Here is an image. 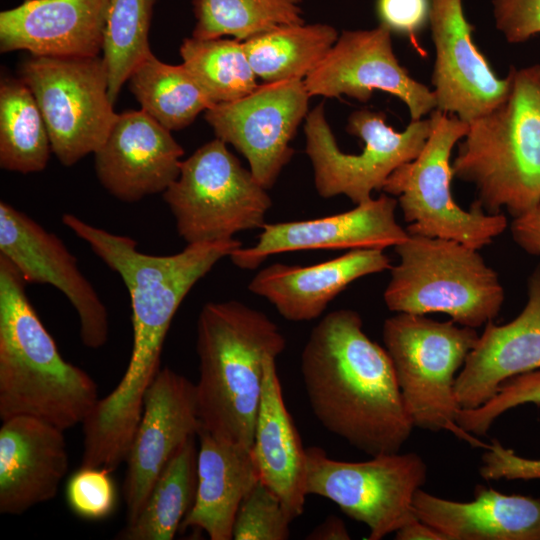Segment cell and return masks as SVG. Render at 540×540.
Masks as SVG:
<instances>
[{"label":"cell","mask_w":540,"mask_h":540,"mask_svg":"<svg viewBox=\"0 0 540 540\" xmlns=\"http://www.w3.org/2000/svg\"><path fill=\"white\" fill-rule=\"evenodd\" d=\"M306 395L329 432L370 455L398 453L413 422L387 350L363 331L358 312L338 309L312 329L301 354Z\"/></svg>","instance_id":"cell-1"},{"label":"cell","mask_w":540,"mask_h":540,"mask_svg":"<svg viewBox=\"0 0 540 540\" xmlns=\"http://www.w3.org/2000/svg\"><path fill=\"white\" fill-rule=\"evenodd\" d=\"M62 223L121 277L128 290L132 351L111 395L120 407L138 410L161 369L164 342L182 301L218 261L241 247V242L231 238L187 244L176 254L152 255L139 251L134 239L96 227L71 213L62 216Z\"/></svg>","instance_id":"cell-2"},{"label":"cell","mask_w":540,"mask_h":540,"mask_svg":"<svg viewBox=\"0 0 540 540\" xmlns=\"http://www.w3.org/2000/svg\"><path fill=\"white\" fill-rule=\"evenodd\" d=\"M285 347L279 327L263 312L235 300L206 303L196 328L200 430L251 450L265 359Z\"/></svg>","instance_id":"cell-3"},{"label":"cell","mask_w":540,"mask_h":540,"mask_svg":"<svg viewBox=\"0 0 540 540\" xmlns=\"http://www.w3.org/2000/svg\"><path fill=\"white\" fill-rule=\"evenodd\" d=\"M25 285L0 255V419L29 416L65 431L91 412L99 400L97 384L62 357Z\"/></svg>","instance_id":"cell-4"},{"label":"cell","mask_w":540,"mask_h":540,"mask_svg":"<svg viewBox=\"0 0 540 540\" xmlns=\"http://www.w3.org/2000/svg\"><path fill=\"white\" fill-rule=\"evenodd\" d=\"M506 97L468 123L452 162L488 213L517 217L540 202V65L509 70Z\"/></svg>","instance_id":"cell-5"},{"label":"cell","mask_w":540,"mask_h":540,"mask_svg":"<svg viewBox=\"0 0 540 540\" xmlns=\"http://www.w3.org/2000/svg\"><path fill=\"white\" fill-rule=\"evenodd\" d=\"M394 248L400 262L391 267L383 295L389 310L444 313L457 324L474 329L498 315L504 289L477 249L418 234H409Z\"/></svg>","instance_id":"cell-6"},{"label":"cell","mask_w":540,"mask_h":540,"mask_svg":"<svg viewBox=\"0 0 540 540\" xmlns=\"http://www.w3.org/2000/svg\"><path fill=\"white\" fill-rule=\"evenodd\" d=\"M476 330L453 320L397 313L384 321L382 338L396 373L405 408L414 427L449 431L472 446L488 445L456 422L457 371L478 340Z\"/></svg>","instance_id":"cell-7"},{"label":"cell","mask_w":540,"mask_h":540,"mask_svg":"<svg viewBox=\"0 0 540 540\" xmlns=\"http://www.w3.org/2000/svg\"><path fill=\"white\" fill-rule=\"evenodd\" d=\"M430 133L419 155L395 169L382 190L395 197L407 232L452 239L474 249L489 245L507 228L501 213H485L474 201L462 209L451 194V152L468 123L437 109L430 113Z\"/></svg>","instance_id":"cell-8"},{"label":"cell","mask_w":540,"mask_h":540,"mask_svg":"<svg viewBox=\"0 0 540 540\" xmlns=\"http://www.w3.org/2000/svg\"><path fill=\"white\" fill-rule=\"evenodd\" d=\"M162 195L187 244L262 228L272 205L267 189L218 138L182 160L177 179Z\"/></svg>","instance_id":"cell-9"},{"label":"cell","mask_w":540,"mask_h":540,"mask_svg":"<svg viewBox=\"0 0 540 540\" xmlns=\"http://www.w3.org/2000/svg\"><path fill=\"white\" fill-rule=\"evenodd\" d=\"M20 78L37 101L52 153L62 165L72 166L103 145L118 116L103 57L30 55Z\"/></svg>","instance_id":"cell-10"},{"label":"cell","mask_w":540,"mask_h":540,"mask_svg":"<svg viewBox=\"0 0 540 540\" xmlns=\"http://www.w3.org/2000/svg\"><path fill=\"white\" fill-rule=\"evenodd\" d=\"M430 127V119L422 118L397 132L387 125L383 113L357 110L349 116L346 129L365 145L361 153L347 154L339 149L319 104L308 112L304 125L318 194L323 198L345 195L356 205L368 201L395 169L419 155Z\"/></svg>","instance_id":"cell-11"},{"label":"cell","mask_w":540,"mask_h":540,"mask_svg":"<svg viewBox=\"0 0 540 540\" xmlns=\"http://www.w3.org/2000/svg\"><path fill=\"white\" fill-rule=\"evenodd\" d=\"M306 453L307 494L331 500L365 524L368 540H380L416 517L413 498L427 477L418 454L398 452L347 462L328 457L320 447L306 448Z\"/></svg>","instance_id":"cell-12"},{"label":"cell","mask_w":540,"mask_h":540,"mask_svg":"<svg viewBox=\"0 0 540 540\" xmlns=\"http://www.w3.org/2000/svg\"><path fill=\"white\" fill-rule=\"evenodd\" d=\"M310 97L304 79L265 82L237 100L213 105L205 120L216 138L245 156L268 190L294 154L290 141L308 114Z\"/></svg>","instance_id":"cell-13"},{"label":"cell","mask_w":540,"mask_h":540,"mask_svg":"<svg viewBox=\"0 0 540 540\" xmlns=\"http://www.w3.org/2000/svg\"><path fill=\"white\" fill-rule=\"evenodd\" d=\"M304 83L311 97L347 95L366 102L374 90L387 92L407 106L411 121L436 109L433 90L400 65L391 32L380 24L369 30L343 31Z\"/></svg>","instance_id":"cell-14"},{"label":"cell","mask_w":540,"mask_h":540,"mask_svg":"<svg viewBox=\"0 0 540 540\" xmlns=\"http://www.w3.org/2000/svg\"><path fill=\"white\" fill-rule=\"evenodd\" d=\"M0 255L26 283L50 284L66 296L78 315L84 346L99 349L107 343V308L76 257L56 234L4 201L0 202Z\"/></svg>","instance_id":"cell-15"},{"label":"cell","mask_w":540,"mask_h":540,"mask_svg":"<svg viewBox=\"0 0 540 540\" xmlns=\"http://www.w3.org/2000/svg\"><path fill=\"white\" fill-rule=\"evenodd\" d=\"M200 429L195 383L161 368L145 392L142 416L125 460L122 490L127 523L138 516L175 452Z\"/></svg>","instance_id":"cell-16"},{"label":"cell","mask_w":540,"mask_h":540,"mask_svg":"<svg viewBox=\"0 0 540 540\" xmlns=\"http://www.w3.org/2000/svg\"><path fill=\"white\" fill-rule=\"evenodd\" d=\"M429 26L435 47L431 82L436 109L470 123L506 97L510 74L499 78L475 45L462 0H431Z\"/></svg>","instance_id":"cell-17"},{"label":"cell","mask_w":540,"mask_h":540,"mask_svg":"<svg viewBox=\"0 0 540 540\" xmlns=\"http://www.w3.org/2000/svg\"><path fill=\"white\" fill-rule=\"evenodd\" d=\"M397 199L387 193L352 210L301 221L265 223L258 242L230 254L244 270L258 268L269 256L314 249H381L396 246L409 234L396 221Z\"/></svg>","instance_id":"cell-18"},{"label":"cell","mask_w":540,"mask_h":540,"mask_svg":"<svg viewBox=\"0 0 540 540\" xmlns=\"http://www.w3.org/2000/svg\"><path fill=\"white\" fill-rule=\"evenodd\" d=\"M94 155L103 188L133 203L163 193L177 179L184 150L170 130L141 109L118 114Z\"/></svg>","instance_id":"cell-19"},{"label":"cell","mask_w":540,"mask_h":540,"mask_svg":"<svg viewBox=\"0 0 540 540\" xmlns=\"http://www.w3.org/2000/svg\"><path fill=\"white\" fill-rule=\"evenodd\" d=\"M539 369L540 265L528 279L527 302L521 313L504 325L485 324L456 377V400L461 409L477 408L504 381Z\"/></svg>","instance_id":"cell-20"},{"label":"cell","mask_w":540,"mask_h":540,"mask_svg":"<svg viewBox=\"0 0 540 540\" xmlns=\"http://www.w3.org/2000/svg\"><path fill=\"white\" fill-rule=\"evenodd\" d=\"M109 0H24L0 13V51L95 57L103 50Z\"/></svg>","instance_id":"cell-21"},{"label":"cell","mask_w":540,"mask_h":540,"mask_svg":"<svg viewBox=\"0 0 540 540\" xmlns=\"http://www.w3.org/2000/svg\"><path fill=\"white\" fill-rule=\"evenodd\" d=\"M64 430L17 416L0 428V513L20 515L53 499L69 467Z\"/></svg>","instance_id":"cell-22"},{"label":"cell","mask_w":540,"mask_h":540,"mask_svg":"<svg viewBox=\"0 0 540 540\" xmlns=\"http://www.w3.org/2000/svg\"><path fill=\"white\" fill-rule=\"evenodd\" d=\"M381 249H354L311 266L275 263L260 270L248 289L268 300L289 321L318 318L353 281L391 269Z\"/></svg>","instance_id":"cell-23"},{"label":"cell","mask_w":540,"mask_h":540,"mask_svg":"<svg viewBox=\"0 0 540 540\" xmlns=\"http://www.w3.org/2000/svg\"><path fill=\"white\" fill-rule=\"evenodd\" d=\"M412 509L446 540H540V499L478 485L474 500L444 499L421 488Z\"/></svg>","instance_id":"cell-24"},{"label":"cell","mask_w":540,"mask_h":540,"mask_svg":"<svg viewBox=\"0 0 540 540\" xmlns=\"http://www.w3.org/2000/svg\"><path fill=\"white\" fill-rule=\"evenodd\" d=\"M277 357L264 363L261 400L251 455L259 480L281 500L293 518L299 517L307 494V453L284 402L276 365Z\"/></svg>","instance_id":"cell-25"},{"label":"cell","mask_w":540,"mask_h":540,"mask_svg":"<svg viewBox=\"0 0 540 540\" xmlns=\"http://www.w3.org/2000/svg\"><path fill=\"white\" fill-rule=\"evenodd\" d=\"M198 438L196 496L180 529L203 531L211 540H231L240 504L259 474L249 449L204 430Z\"/></svg>","instance_id":"cell-26"},{"label":"cell","mask_w":540,"mask_h":540,"mask_svg":"<svg viewBox=\"0 0 540 540\" xmlns=\"http://www.w3.org/2000/svg\"><path fill=\"white\" fill-rule=\"evenodd\" d=\"M195 437L175 452L138 514L116 535L119 540H172L193 506L197 489Z\"/></svg>","instance_id":"cell-27"},{"label":"cell","mask_w":540,"mask_h":540,"mask_svg":"<svg viewBox=\"0 0 540 540\" xmlns=\"http://www.w3.org/2000/svg\"><path fill=\"white\" fill-rule=\"evenodd\" d=\"M337 39V31L330 25L299 23L273 28L243 43L257 78L276 82L304 79Z\"/></svg>","instance_id":"cell-28"},{"label":"cell","mask_w":540,"mask_h":540,"mask_svg":"<svg viewBox=\"0 0 540 540\" xmlns=\"http://www.w3.org/2000/svg\"><path fill=\"white\" fill-rule=\"evenodd\" d=\"M129 89L141 109L170 131L189 126L214 104L183 65H170L150 53L133 70Z\"/></svg>","instance_id":"cell-29"},{"label":"cell","mask_w":540,"mask_h":540,"mask_svg":"<svg viewBox=\"0 0 540 540\" xmlns=\"http://www.w3.org/2000/svg\"><path fill=\"white\" fill-rule=\"evenodd\" d=\"M51 150L48 130L27 84L2 77L0 82V167L29 174L47 166Z\"/></svg>","instance_id":"cell-30"},{"label":"cell","mask_w":540,"mask_h":540,"mask_svg":"<svg viewBox=\"0 0 540 540\" xmlns=\"http://www.w3.org/2000/svg\"><path fill=\"white\" fill-rule=\"evenodd\" d=\"M180 56L214 105L237 100L259 85L243 41L190 37L183 40Z\"/></svg>","instance_id":"cell-31"},{"label":"cell","mask_w":540,"mask_h":540,"mask_svg":"<svg viewBox=\"0 0 540 540\" xmlns=\"http://www.w3.org/2000/svg\"><path fill=\"white\" fill-rule=\"evenodd\" d=\"M192 37L245 41L273 28L304 23L300 0H193Z\"/></svg>","instance_id":"cell-32"},{"label":"cell","mask_w":540,"mask_h":540,"mask_svg":"<svg viewBox=\"0 0 540 540\" xmlns=\"http://www.w3.org/2000/svg\"><path fill=\"white\" fill-rule=\"evenodd\" d=\"M155 0H109L103 59L114 104L123 84L150 53L149 30Z\"/></svg>","instance_id":"cell-33"},{"label":"cell","mask_w":540,"mask_h":540,"mask_svg":"<svg viewBox=\"0 0 540 540\" xmlns=\"http://www.w3.org/2000/svg\"><path fill=\"white\" fill-rule=\"evenodd\" d=\"M292 521L278 496L259 480L240 504L233 539L287 540Z\"/></svg>","instance_id":"cell-34"},{"label":"cell","mask_w":540,"mask_h":540,"mask_svg":"<svg viewBox=\"0 0 540 540\" xmlns=\"http://www.w3.org/2000/svg\"><path fill=\"white\" fill-rule=\"evenodd\" d=\"M527 403L540 405V369L504 381L497 393L483 405L460 409L456 422L465 432L484 436L501 414Z\"/></svg>","instance_id":"cell-35"},{"label":"cell","mask_w":540,"mask_h":540,"mask_svg":"<svg viewBox=\"0 0 540 540\" xmlns=\"http://www.w3.org/2000/svg\"><path fill=\"white\" fill-rule=\"evenodd\" d=\"M109 470L80 466L68 479L66 501L69 508L86 520H102L115 509L117 492Z\"/></svg>","instance_id":"cell-36"},{"label":"cell","mask_w":540,"mask_h":540,"mask_svg":"<svg viewBox=\"0 0 540 540\" xmlns=\"http://www.w3.org/2000/svg\"><path fill=\"white\" fill-rule=\"evenodd\" d=\"M380 25L407 37L422 52L417 37L429 24L431 0H376Z\"/></svg>","instance_id":"cell-37"},{"label":"cell","mask_w":540,"mask_h":540,"mask_svg":"<svg viewBox=\"0 0 540 540\" xmlns=\"http://www.w3.org/2000/svg\"><path fill=\"white\" fill-rule=\"evenodd\" d=\"M495 26L512 44L540 34V0H494Z\"/></svg>","instance_id":"cell-38"},{"label":"cell","mask_w":540,"mask_h":540,"mask_svg":"<svg viewBox=\"0 0 540 540\" xmlns=\"http://www.w3.org/2000/svg\"><path fill=\"white\" fill-rule=\"evenodd\" d=\"M482 456L480 475L487 480L540 479V460L523 458L493 440Z\"/></svg>","instance_id":"cell-39"},{"label":"cell","mask_w":540,"mask_h":540,"mask_svg":"<svg viewBox=\"0 0 540 540\" xmlns=\"http://www.w3.org/2000/svg\"><path fill=\"white\" fill-rule=\"evenodd\" d=\"M513 240L525 252L540 255V202L511 223Z\"/></svg>","instance_id":"cell-40"},{"label":"cell","mask_w":540,"mask_h":540,"mask_svg":"<svg viewBox=\"0 0 540 540\" xmlns=\"http://www.w3.org/2000/svg\"><path fill=\"white\" fill-rule=\"evenodd\" d=\"M397 540H446L435 528L419 520L411 519L395 532Z\"/></svg>","instance_id":"cell-41"},{"label":"cell","mask_w":540,"mask_h":540,"mask_svg":"<svg viewBox=\"0 0 540 540\" xmlns=\"http://www.w3.org/2000/svg\"><path fill=\"white\" fill-rule=\"evenodd\" d=\"M350 534L345 523L337 516H329L306 537L309 540H348Z\"/></svg>","instance_id":"cell-42"}]
</instances>
